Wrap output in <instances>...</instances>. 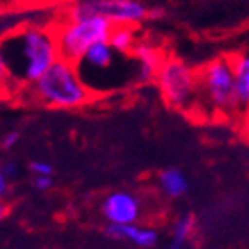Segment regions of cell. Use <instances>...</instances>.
I'll use <instances>...</instances> for the list:
<instances>
[{
    "instance_id": "6da1fadb",
    "label": "cell",
    "mask_w": 249,
    "mask_h": 249,
    "mask_svg": "<svg viewBox=\"0 0 249 249\" xmlns=\"http://www.w3.org/2000/svg\"><path fill=\"white\" fill-rule=\"evenodd\" d=\"M0 56L19 91L37 82L61 58L53 26L40 25H25L7 32L0 38Z\"/></svg>"
},
{
    "instance_id": "7a4b0ae2",
    "label": "cell",
    "mask_w": 249,
    "mask_h": 249,
    "mask_svg": "<svg viewBox=\"0 0 249 249\" xmlns=\"http://www.w3.org/2000/svg\"><path fill=\"white\" fill-rule=\"evenodd\" d=\"M19 92H26L30 101L53 110H75L86 107L94 98L80 79L75 63L59 58L37 82Z\"/></svg>"
},
{
    "instance_id": "3957f363",
    "label": "cell",
    "mask_w": 249,
    "mask_h": 249,
    "mask_svg": "<svg viewBox=\"0 0 249 249\" xmlns=\"http://www.w3.org/2000/svg\"><path fill=\"white\" fill-rule=\"evenodd\" d=\"M80 79L86 82L92 94L110 92L138 84L136 65L131 56H124L112 49L108 42H100L89 47L75 61Z\"/></svg>"
},
{
    "instance_id": "277c9868",
    "label": "cell",
    "mask_w": 249,
    "mask_h": 249,
    "mask_svg": "<svg viewBox=\"0 0 249 249\" xmlns=\"http://www.w3.org/2000/svg\"><path fill=\"white\" fill-rule=\"evenodd\" d=\"M199 77V117H220L233 119L237 117L235 89H233L232 56H221L206 63Z\"/></svg>"
},
{
    "instance_id": "5b68a950",
    "label": "cell",
    "mask_w": 249,
    "mask_h": 249,
    "mask_svg": "<svg viewBox=\"0 0 249 249\" xmlns=\"http://www.w3.org/2000/svg\"><path fill=\"white\" fill-rule=\"evenodd\" d=\"M154 82L162 100L173 110L199 113V77L197 70L175 58H164L157 68Z\"/></svg>"
},
{
    "instance_id": "8992f818",
    "label": "cell",
    "mask_w": 249,
    "mask_h": 249,
    "mask_svg": "<svg viewBox=\"0 0 249 249\" xmlns=\"http://www.w3.org/2000/svg\"><path fill=\"white\" fill-rule=\"evenodd\" d=\"M112 23L100 16L79 18V19H67L59 18L58 23L53 26L54 37L58 42L59 56L67 61H79L89 47L108 42L110 32H112Z\"/></svg>"
},
{
    "instance_id": "52a82bcc",
    "label": "cell",
    "mask_w": 249,
    "mask_h": 249,
    "mask_svg": "<svg viewBox=\"0 0 249 249\" xmlns=\"http://www.w3.org/2000/svg\"><path fill=\"white\" fill-rule=\"evenodd\" d=\"M150 9L140 0H73L63 7L59 18L79 19V18L100 16L112 23V26H134L148 19Z\"/></svg>"
},
{
    "instance_id": "ba28073f",
    "label": "cell",
    "mask_w": 249,
    "mask_h": 249,
    "mask_svg": "<svg viewBox=\"0 0 249 249\" xmlns=\"http://www.w3.org/2000/svg\"><path fill=\"white\" fill-rule=\"evenodd\" d=\"M101 211L108 225H131L142 214V202L133 192H113L103 200Z\"/></svg>"
},
{
    "instance_id": "9c48e42d",
    "label": "cell",
    "mask_w": 249,
    "mask_h": 249,
    "mask_svg": "<svg viewBox=\"0 0 249 249\" xmlns=\"http://www.w3.org/2000/svg\"><path fill=\"white\" fill-rule=\"evenodd\" d=\"M133 58L134 65H136V80L138 84H148L155 79L157 68L162 63V54L160 49L155 46L152 40L146 38H138L136 46H134L133 53L129 54Z\"/></svg>"
},
{
    "instance_id": "30bf717a",
    "label": "cell",
    "mask_w": 249,
    "mask_h": 249,
    "mask_svg": "<svg viewBox=\"0 0 249 249\" xmlns=\"http://www.w3.org/2000/svg\"><path fill=\"white\" fill-rule=\"evenodd\" d=\"M233 89H235L237 117H248L249 113V53L232 56Z\"/></svg>"
},
{
    "instance_id": "8fae6325",
    "label": "cell",
    "mask_w": 249,
    "mask_h": 249,
    "mask_svg": "<svg viewBox=\"0 0 249 249\" xmlns=\"http://www.w3.org/2000/svg\"><path fill=\"white\" fill-rule=\"evenodd\" d=\"M107 233L119 241H127L138 248H154L159 241V233L148 227H140L136 223L131 225H108Z\"/></svg>"
},
{
    "instance_id": "7c38bea8",
    "label": "cell",
    "mask_w": 249,
    "mask_h": 249,
    "mask_svg": "<svg viewBox=\"0 0 249 249\" xmlns=\"http://www.w3.org/2000/svg\"><path fill=\"white\" fill-rule=\"evenodd\" d=\"M159 187L169 199H179L187 194L188 179L179 169H164L159 175Z\"/></svg>"
},
{
    "instance_id": "4fadbf2b",
    "label": "cell",
    "mask_w": 249,
    "mask_h": 249,
    "mask_svg": "<svg viewBox=\"0 0 249 249\" xmlns=\"http://www.w3.org/2000/svg\"><path fill=\"white\" fill-rule=\"evenodd\" d=\"M136 42L138 34L134 26H113L110 37H108V44L112 46V49L124 56H129L133 53Z\"/></svg>"
},
{
    "instance_id": "5bb4252c",
    "label": "cell",
    "mask_w": 249,
    "mask_h": 249,
    "mask_svg": "<svg viewBox=\"0 0 249 249\" xmlns=\"http://www.w3.org/2000/svg\"><path fill=\"white\" fill-rule=\"evenodd\" d=\"M194 230H196V218L192 214L179 216L173 225V241H171L173 249H181L188 242Z\"/></svg>"
},
{
    "instance_id": "9a60e30c",
    "label": "cell",
    "mask_w": 249,
    "mask_h": 249,
    "mask_svg": "<svg viewBox=\"0 0 249 249\" xmlns=\"http://www.w3.org/2000/svg\"><path fill=\"white\" fill-rule=\"evenodd\" d=\"M18 92H19V88L14 82L4 58L0 56V98H11V96H16Z\"/></svg>"
},
{
    "instance_id": "2e32d148",
    "label": "cell",
    "mask_w": 249,
    "mask_h": 249,
    "mask_svg": "<svg viewBox=\"0 0 249 249\" xmlns=\"http://www.w3.org/2000/svg\"><path fill=\"white\" fill-rule=\"evenodd\" d=\"M30 173L34 176H53V167L44 160L30 162Z\"/></svg>"
},
{
    "instance_id": "e0dca14e",
    "label": "cell",
    "mask_w": 249,
    "mask_h": 249,
    "mask_svg": "<svg viewBox=\"0 0 249 249\" xmlns=\"http://www.w3.org/2000/svg\"><path fill=\"white\" fill-rule=\"evenodd\" d=\"M18 143H19V133H16V131H9V133H5L4 136H2L0 145H2L4 150H13Z\"/></svg>"
},
{
    "instance_id": "ac0fdd59",
    "label": "cell",
    "mask_w": 249,
    "mask_h": 249,
    "mask_svg": "<svg viewBox=\"0 0 249 249\" xmlns=\"http://www.w3.org/2000/svg\"><path fill=\"white\" fill-rule=\"evenodd\" d=\"M4 7L11 9H26V7H34L38 4V0H2Z\"/></svg>"
},
{
    "instance_id": "d6986e66",
    "label": "cell",
    "mask_w": 249,
    "mask_h": 249,
    "mask_svg": "<svg viewBox=\"0 0 249 249\" xmlns=\"http://www.w3.org/2000/svg\"><path fill=\"white\" fill-rule=\"evenodd\" d=\"M0 173H2L7 179L14 178V176L18 175V164L14 160L2 162V164H0Z\"/></svg>"
},
{
    "instance_id": "ffe728a7",
    "label": "cell",
    "mask_w": 249,
    "mask_h": 249,
    "mask_svg": "<svg viewBox=\"0 0 249 249\" xmlns=\"http://www.w3.org/2000/svg\"><path fill=\"white\" fill-rule=\"evenodd\" d=\"M34 187L40 192H46L53 187V176H34Z\"/></svg>"
},
{
    "instance_id": "44dd1931",
    "label": "cell",
    "mask_w": 249,
    "mask_h": 249,
    "mask_svg": "<svg viewBox=\"0 0 249 249\" xmlns=\"http://www.w3.org/2000/svg\"><path fill=\"white\" fill-rule=\"evenodd\" d=\"M7 190H9V179L0 173V200L7 196Z\"/></svg>"
},
{
    "instance_id": "7402d4cb",
    "label": "cell",
    "mask_w": 249,
    "mask_h": 249,
    "mask_svg": "<svg viewBox=\"0 0 249 249\" xmlns=\"http://www.w3.org/2000/svg\"><path fill=\"white\" fill-rule=\"evenodd\" d=\"M70 2H73V0H38V4H44V5H68Z\"/></svg>"
},
{
    "instance_id": "603a6c76",
    "label": "cell",
    "mask_w": 249,
    "mask_h": 249,
    "mask_svg": "<svg viewBox=\"0 0 249 249\" xmlns=\"http://www.w3.org/2000/svg\"><path fill=\"white\" fill-rule=\"evenodd\" d=\"M5 214H7V206L4 204V200H0V220H2Z\"/></svg>"
},
{
    "instance_id": "cb8c5ba5",
    "label": "cell",
    "mask_w": 249,
    "mask_h": 249,
    "mask_svg": "<svg viewBox=\"0 0 249 249\" xmlns=\"http://www.w3.org/2000/svg\"><path fill=\"white\" fill-rule=\"evenodd\" d=\"M2 7H4V4H2V0H0V9H2Z\"/></svg>"
},
{
    "instance_id": "d4e9b609",
    "label": "cell",
    "mask_w": 249,
    "mask_h": 249,
    "mask_svg": "<svg viewBox=\"0 0 249 249\" xmlns=\"http://www.w3.org/2000/svg\"><path fill=\"white\" fill-rule=\"evenodd\" d=\"M248 117H249V113H248Z\"/></svg>"
}]
</instances>
